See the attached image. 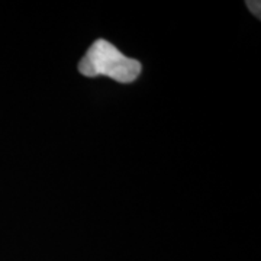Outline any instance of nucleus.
Wrapping results in <instances>:
<instances>
[{"label":"nucleus","instance_id":"1","mask_svg":"<svg viewBox=\"0 0 261 261\" xmlns=\"http://www.w3.org/2000/svg\"><path fill=\"white\" fill-rule=\"evenodd\" d=\"M141 70L142 65L138 60L122 54L106 39L94 41L79 63V71L86 77L105 75L119 83L135 82Z\"/></svg>","mask_w":261,"mask_h":261},{"label":"nucleus","instance_id":"2","mask_svg":"<svg viewBox=\"0 0 261 261\" xmlns=\"http://www.w3.org/2000/svg\"><path fill=\"white\" fill-rule=\"evenodd\" d=\"M247 6H248V9L251 10L252 13H254V16H255V18H258L260 19V16H261V3L260 2H258V0H257V2H252V0H248V2H247Z\"/></svg>","mask_w":261,"mask_h":261}]
</instances>
